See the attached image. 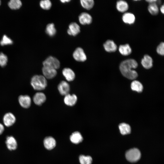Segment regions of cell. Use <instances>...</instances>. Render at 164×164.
Masks as SVG:
<instances>
[{
  "label": "cell",
  "mask_w": 164,
  "mask_h": 164,
  "mask_svg": "<svg viewBox=\"0 0 164 164\" xmlns=\"http://www.w3.org/2000/svg\"><path fill=\"white\" fill-rule=\"evenodd\" d=\"M119 128L121 134L123 135L129 134L131 132V127L128 124L124 123H121L119 125Z\"/></svg>",
  "instance_id": "obj_23"
},
{
  "label": "cell",
  "mask_w": 164,
  "mask_h": 164,
  "mask_svg": "<svg viewBox=\"0 0 164 164\" xmlns=\"http://www.w3.org/2000/svg\"><path fill=\"white\" fill-rule=\"evenodd\" d=\"M46 100L45 95L41 92L36 93L33 97V101L34 103L38 105H41Z\"/></svg>",
  "instance_id": "obj_12"
},
{
  "label": "cell",
  "mask_w": 164,
  "mask_h": 164,
  "mask_svg": "<svg viewBox=\"0 0 164 164\" xmlns=\"http://www.w3.org/2000/svg\"><path fill=\"white\" fill-rule=\"evenodd\" d=\"M148 8L149 12L152 15H156L158 13L159 10L156 2L149 4Z\"/></svg>",
  "instance_id": "obj_28"
},
{
  "label": "cell",
  "mask_w": 164,
  "mask_h": 164,
  "mask_svg": "<svg viewBox=\"0 0 164 164\" xmlns=\"http://www.w3.org/2000/svg\"><path fill=\"white\" fill-rule=\"evenodd\" d=\"M43 143L45 147L48 150L52 149L56 145L55 139L51 136L46 137L44 139Z\"/></svg>",
  "instance_id": "obj_16"
},
{
  "label": "cell",
  "mask_w": 164,
  "mask_h": 164,
  "mask_svg": "<svg viewBox=\"0 0 164 164\" xmlns=\"http://www.w3.org/2000/svg\"><path fill=\"white\" fill-rule=\"evenodd\" d=\"M156 51L158 54L163 56L164 54V43L163 42H161L158 46Z\"/></svg>",
  "instance_id": "obj_33"
},
{
  "label": "cell",
  "mask_w": 164,
  "mask_h": 164,
  "mask_svg": "<svg viewBox=\"0 0 164 164\" xmlns=\"http://www.w3.org/2000/svg\"><path fill=\"white\" fill-rule=\"evenodd\" d=\"M46 32L50 36H54L56 33V30L54 24L51 23L47 24L46 27Z\"/></svg>",
  "instance_id": "obj_26"
},
{
  "label": "cell",
  "mask_w": 164,
  "mask_h": 164,
  "mask_svg": "<svg viewBox=\"0 0 164 164\" xmlns=\"http://www.w3.org/2000/svg\"><path fill=\"white\" fill-rule=\"evenodd\" d=\"M70 139L73 143L77 144L82 142L83 138L81 134L76 131L72 133L70 136Z\"/></svg>",
  "instance_id": "obj_20"
},
{
  "label": "cell",
  "mask_w": 164,
  "mask_h": 164,
  "mask_svg": "<svg viewBox=\"0 0 164 164\" xmlns=\"http://www.w3.org/2000/svg\"><path fill=\"white\" fill-rule=\"evenodd\" d=\"M153 60L149 55L146 54L144 56L141 60V64L143 67L146 69L151 68L153 65Z\"/></svg>",
  "instance_id": "obj_18"
},
{
  "label": "cell",
  "mask_w": 164,
  "mask_h": 164,
  "mask_svg": "<svg viewBox=\"0 0 164 164\" xmlns=\"http://www.w3.org/2000/svg\"><path fill=\"white\" fill-rule=\"evenodd\" d=\"M131 88L132 90L138 93L141 92L143 90V87L142 84L137 80L133 81L131 84Z\"/></svg>",
  "instance_id": "obj_24"
},
{
  "label": "cell",
  "mask_w": 164,
  "mask_h": 164,
  "mask_svg": "<svg viewBox=\"0 0 164 164\" xmlns=\"http://www.w3.org/2000/svg\"><path fill=\"white\" fill-rule=\"evenodd\" d=\"M19 104L23 108H27L31 104V100L30 97L28 95H21L18 97Z\"/></svg>",
  "instance_id": "obj_6"
},
{
  "label": "cell",
  "mask_w": 164,
  "mask_h": 164,
  "mask_svg": "<svg viewBox=\"0 0 164 164\" xmlns=\"http://www.w3.org/2000/svg\"><path fill=\"white\" fill-rule=\"evenodd\" d=\"M160 10L161 12L163 14L164 13V6L163 5L161 6Z\"/></svg>",
  "instance_id": "obj_36"
},
{
  "label": "cell",
  "mask_w": 164,
  "mask_h": 164,
  "mask_svg": "<svg viewBox=\"0 0 164 164\" xmlns=\"http://www.w3.org/2000/svg\"><path fill=\"white\" fill-rule=\"evenodd\" d=\"M116 8L119 12H124L126 11L128 9V3L123 0H119L116 3Z\"/></svg>",
  "instance_id": "obj_22"
},
{
  "label": "cell",
  "mask_w": 164,
  "mask_h": 164,
  "mask_svg": "<svg viewBox=\"0 0 164 164\" xmlns=\"http://www.w3.org/2000/svg\"><path fill=\"white\" fill-rule=\"evenodd\" d=\"M58 89L59 93L61 95L65 96L69 94L70 90V87L67 82L62 81L59 84Z\"/></svg>",
  "instance_id": "obj_9"
},
{
  "label": "cell",
  "mask_w": 164,
  "mask_h": 164,
  "mask_svg": "<svg viewBox=\"0 0 164 164\" xmlns=\"http://www.w3.org/2000/svg\"><path fill=\"white\" fill-rule=\"evenodd\" d=\"M80 2L82 6L87 10L91 9L94 5V2L93 0H81Z\"/></svg>",
  "instance_id": "obj_27"
},
{
  "label": "cell",
  "mask_w": 164,
  "mask_h": 164,
  "mask_svg": "<svg viewBox=\"0 0 164 164\" xmlns=\"http://www.w3.org/2000/svg\"><path fill=\"white\" fill-rule=\"evenodd\" d=\"M5 143L7 148L10 150H15L17 148V141L12 136H8L6 137Z\"/></svg>",
  "instance_id": "obj_13"
},
{
  "label": "cell",
  "mask_w": 164,
  "mask_h": 164,
  "mask_svg": "<svg viewBox=\"0 0 164 164\" xmlns=\"http://www.w3.org/2000/svg\"><path fill=\"white\" fill-rule=\"evenodd\" d=\"M1 1H0V5H1Z\"/></svg>",
  "instance_id": "obj_38"
},
{
  "label": "cell",
  "mask_w": 164,
  "mask_h": 164,
  "mask_svg": "<svg viewBox=\"0 0 164 164\" xmlns=\"http://www.w3.org/2000/svg\"><path fill=\"white\" fill-rule=\"evenodd\" d=\"M103 46L105 51L109 53L114 52L117 49L116 44L111 40L106 41L104 44Z\"/></svg>",
  "instance_id": "obj_14"
},
{
  "label": "cell",
  "mask_w": 164,
  "mask_h": 164,
  "mask_svg": "<svg viewBox=\"0 0 164 164\" xmlns=\"http://www.w3.org/2000/svg\"><path fill=\"white\" fill-rule=\"evenodd\" d=\"M79 159L81 164H91L92 161L91 157L89 155H80Z\"/></svg>",
  "instance_id": "obj_29"
},
{
  "label": "cell",
  "mask_w": 164,
  "mask_h": 164,
  "mask_svg": "<svg viewBox=\"0 0 164 164\" xmlns=\"http://www.w3.org/2000/svg\"><path fill=\"white\" fill-rule=\"evenodd\" d=\"M73 57L74 59L79 62H84L87 59L86 56L83 50L80 47H78L74 51Z\"/></svg>",
  "instance_id": "obj_5"
},
{
  "label": "cell",
  "mask_w": 164,
  "mask_h": 164,
  "mask_svg": "<svg viewBox=\"0 0 164 164\" xmlns=\"http://www.w3.org/2000/svg\"><path fill=\"white\" fill-rule=\"evenodd\" d=\"M15 121L16 118L15 116L10 112L5 114L3 118V123L5 126L8 127L13 125Z\"/></svg>",
  "instance_id": "obj_7"
},
{
  "label": "cell",
  "mask_w": 164,
  "mask_h": 164,
  "mask_svg": "<svg viewBox=\"0 0 164 164\" xmlns=\"http://www.w3.org/2000/svg\"><path fill=\"white\" fill-rule=\"evenodd\" d=\"M70 1V0H60V1L62 3H65L66 2H68Z\"/></svg>",
  "instance_id": "obj_37"
},
{
  "label": "cell",
  "mask_w": 164,
  "mask_h": 164,
  "mask_svg": "<svg viewBox=\"0 0 164 164\" xmlns=\"http://www.w3.org/2000/svg\"><path fill=\"white\" fill-rule=\"evenodd\" d=\"M8 61L7 56L2 53H0V66L4 67L7 64Z\"/></svg>",
  "instance_id": "obj_32"
},
{
  "label": "cell",
  "mask_w": 164,
  "mask_h": 164,
  "mask_svg": "<svg viewBox=\"0 0 164 164\" xmlns=\"http://www.w3.org/2000/svg\"><path fill=\"white\" fill-rule=\"evenodd\" d=\"M8 5L11 9L16 10L21 7L22 3L19 0H11L8 2Z\"/></svg>",
  "instance_id": "obj_25"
},
{
  "label": "cell",
  "mask_w": 164,
  "mask_h": 164,
  "mask_svg": "<svg viewBox=\"0 0 164 164\" xmlns=\"http://www.w3.org/2000/svg\"><path fill=\"white\" fill-rule=\"evenodd\" d=\"M138 66V63L135 60L128 59L121 63L119 69L123 76L129 79L134 80L137 77L138 75L137 72L132 69L136 68Z\"/></svg>",
  "instance_id": "obj_1"
},
{
  "label": "cell",
  "mask_w": 164,
  "mask_h": 164,
  "mask_svg": "<svg viewBox=\"0 0 164 164\" xmlns=\"http://www.w3.org/2000/svg\"><path fill=\"white\" fill-rule=\"evenodd\" d=\"M77 101V97L74 94L71 95L69 94L66 95L64 99V103L67 105L72 106L74 105Z\"/></svg>",
  "instance_id": "obj_15"
},
{
  "label": "cell",
  "mask_w": 164,
  "mask_h": 164,
  "mask_svg": "<svg viewBox=\"0 0 164 164\" xmlns=\"http://www.w3.org/2000/svg\"><path fill=\"white\" fill-rule=\"evenodd\" d=\"M140 151L137 149L133 148L127 151L125 156L127 159L131 162H135L138 160L141 157Z\"/></svg>",
  "instance_id": "obj_3"
},
{
  "label": "cell",
  "mask_w": 164,
  "mask_h": 164,
  "mask_svg": "<svg viewBox=\"0 0 164 164\" xmlns=\"http://www.w3.org/2000/svg\"><path fill=\"white\" fill-rule=\"evenodd\" d=\"M122 19L125 23L132 24L134 23L135 21V17L132 13L126 12L122 16Z\"/></svg>",
  "instance_id": "obj_19"
},
{
  "label": "cell",
  "mask_w": 164,
  "mask_h": 164,
  "mask_svg": "<svg viewBox=\"0 0 164 164\" xmlns=\"http://www.w3.org/2000/svg\"><path fill=\"white\" fill-rule=\"evenodd\" d=\"M39 5L40 7L44 10H49L52 6L51 2L49 0H42L40 2Z\"/></svg>",
  "instance_id": "obj_30"
},
{
  "label": "cell",
  "mask_w": 164,
  "mask_h": 164,
  "mask_svg": "<svg viewBox=\"0 0 164 164\" xmlns=\"http://www.w3.org/2000/svg\"><path fill=\"white\" fill-rule=\"evenodd\" d=\"M91 16L88 13L84 12L80 14L79 16V20L80 23L83 25L89 24L92 22Z\"/></svg>",
  "instance_id": "obj_11"
},
{
  "label": "cell",
  "mask_w": 164,
  "mask_h": 164,
  "mask_svg": "<svg viewBox=\"0 0 164 164\" xmlns=\"http://www.w3.org/2000/svg\"><path fill=\"white\" fill-rule=\"evenodd\" d=\"M157 0H146V1L148 2L149 4L156 3Z\"/></svg>",
  "instance_id": "obj_35"
},
{
  "label": "cell",
  "mask_w": 164,
  "mask_h": 164,
  "mask_svg": "<svg viewBox=\"0 0 164 164\" xmlns=\"http://www.w3.org/2000/svg\"><path fill=\"white\" fill-rule=\"evenodd\" d=\"M31 84L33 89L37 91L44 90L47 85L46 78L41 75H36L32 78Z\"/></svg>",
  "instance_id": "obj_2"
},
{
  "label": "cell",
  "mask_w": 164,
  "mask_h": 164,
  "mask_svg": "<svg viewBox=\"0 0 164 164\" xmlns=\"http://www.w3.org/2000/svg\"><path fill=\"white\" fill-rule=\"evenodd\" d=\"M43 65L44 67L56 70L60 67V63L57 58L53 56H50L43 62Z\"/></svg>",
  "instance_id": "obj_4"
},
{
  "label": "cell",
  "mask_w": 164,
  "mask_h": 164,
  "mask_svg": "<svg viewBox=\"0 0 164 164\" xmlns=\"http://www.w3.org/2000/svg\"><path fill=\"white\" fill-rule=\"evenodd\" d=\"M13 41L12 39L6 35H4L0 42V44L2 46L12 44Z\"/></svg>",
  "instance_id": "obj_31"
},
{
  "label": "cell",
  "mask_w": 164,
  "mask_h": 164,
  "mask_svg": "<svg viewBox=\"0 0 164 164\" xmlns=\"http://www.w3.org/2000/svg\"><path fill=\"white\" fill-rule=\"evenodd\" d=\"M4 130V127L3 125L0 123V135L2 134Z\"/></svg>",
  "instance_id": "obj_34"
},
{
  "label": "cell",
  "mask_w": 164,
  "mask_h": 164,
  "mask_svg": "<svg viewBox=\"0 0 164 164\" xmlns=\"http://www.w3.org/2000/svg\"><path fill=\"white\" fill-rule=\"evenodd\" d=\"M118 50L120 53L125 56L130 55L132 52L131 48L128 44L120 45Z\"/></svg>",
  "instance_id": "obj_21"
},
{
  "label": "cell",
  "mask_w": 164,
  "mask_h": 164,
  "mask_svg": "<svg viewBox=\"0 0 164 164\" xmlns=\"http://www.w3.org/2000/svg\"><path fill=\"white\" fill-rule=\"evenodd\" d=\"M62 73L66 79L68 81L73 80L75 78V74L71 69L68 68H64L62 71Z\"/></svg>",
  "instance_id": "obj_17"
},
{
  "label": "cell",
  "mask_w": 164,
  "mask_h": 164,
  "mask_svg": "<svg viewBox=\"0 0 164 164\" xmlns=\"http://www.w3.org/2000/svg\"><path fill=\"white\" fill-rule=\"evenodd\" d=\"M80 32V28L79 25L76 23H71L69 26V28L67 30L68 34L70 36H75L78 34Z\"/></svg>",
  "instance_id": "obj_10"
},
{
  "label": "cell",
  "mask_w": 164,
  "mask_h": 164,
  "mask_svg": "<svg viewBox=\"0 0 164 164\" xmlns=\"http://www.w3.org/2000/svg\"><path fill=\"white\" fill-rule=\"evenodd\" d=\"M43 76L48 79L54 78L57 74L56 70L50 67L43 66L42 68Z\"/></svg>",
  "instance_id": "obj_8"
}]
</instances>
